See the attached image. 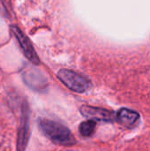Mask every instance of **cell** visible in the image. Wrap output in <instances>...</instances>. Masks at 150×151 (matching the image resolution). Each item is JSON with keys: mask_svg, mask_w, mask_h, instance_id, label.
<instances>
[{"mask_svg": "<svg viewBox=\"0 0 150 151\" xmlns=\"http://www.w3.org/2000/svg\"><path fill=\"white\" fill-rule=\"evenodd\" d=\"M39 126L44 135L55 143L65 146L75 143V139L70 130L57 122L49 119H41Z\"/></svg>", "mask_w": 150, "mask_h": 151, "instance_id": "cell-1", "label": "cell"}, {"mask_svg": "<svg viewBox=\"0 0 150 151\" xmlns=\"http://www.w3.org/2000/svg\"><path fill=\"white\" fill-rule=\"evenodd\" d=\"M57 77L67 88L77 93H83L92 86L88 79L71 70L61 69L57 73Z\"/></svg>", "mask_w": 150, "mask_h": 151, "instance_id": "cell-2", "label": "cell"}, {"mask_svg": "<svg viewBox=\"0 0 150 151\" xmlns=\"http://www.w3.org/2000/svg\"><path fill=\"white\" fill-rule=\"evenodd\" d=\"M11 30L12 34L14 35L15 38L19 42V44L20 45L24 55L27 59H29L33 64L34 65H39L40 64V59L36 54V52L34 50V47L32 43L30 42L29 39L27 37V35L16 26H11Z\"/></svg>", "mask_w": 150, "mask_h": 151, "instance_id": "cell-3", "label": "cell"}, {"mask_svg": "<svg viewBox=\"0 0 150 151\" xmlns=\"http://www.w3.org/2000/svg\"><path fill=\"white\" fill-rule=\"evenodd\" d=\"M29 132V109L27 102H25L21 108L20 126L18 136V150L23 151L27 144Z\"/></svg>", "mask_w": 150, "mask_h": 151, "instance_id": "cell-4", "label": "cell"}, {"mask_svg": "<svg viewBox=\"0 0 150 151\" xmlns=\"http://www.w3.org/2000/svg\"><path fill=\"white\" fill-rule=\"evenodd\" d=\"M80 112L84 117L89 118L91 120L96 119L101 121H112L114 119L112 112L102 108L84 105L80 108Z\"/></svg>", "mask_w": 150, "mask_h": 151, "instance_id": "cell-5", "label": "cell"}, {"mask_svg": "<svg viewBox=\"0 0 150 151\" xmlns=\"http://www.w3.org/2000/svg\"><path fill=\"white\" fill-rule=\"evenodd\" d=\"M140 119V115L138 112L134 111H131L129 109L123 108L118 111L117 113V119L118 123L126 127H131L137 123Z\"/></svg>", "mask_w": 150, "mask_h": 151, "instance_id": "cell-6", "label": "cell"}, {"mask_svg": "<svg viewBox=\"0 0 150 151\" xmlns=\"http://www.w3.org/2000/svg\"><path fill=\"white\" fill-rule=\"evenodd\" d=\"M24 78L28 86L32 87L34 89H42L45 86H47V83L44 82V77L34 69H29L26 72Z\"/></svg>", "mask_w": 150, "mask_h": 151, "instance_id": "cell-7", "label": "cell"}, {"mask_svg": "<svg viewBox=\"0 0 150 151\" xmlns=\"http://www.w3.org/2000/svg\"><path fill=\"white\" fill-rule=\"evenodd\" d=\"M96 123L95 120H88L80 124V133L82 136H91L95 129Z\"/></svg>", "mask_w": 150, "mask_h": 151, "instance_id": "cell-8", "label": "cell"}]
</instances>
